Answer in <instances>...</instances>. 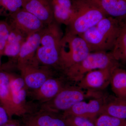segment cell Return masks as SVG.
<instances>
[{
  "label": "cell",
  "instance_id": "16",
  "mask_svg": "<svg viewBox=\"0 0 126 126\" xmlns=\"http://www.w3.org/2000/svg\"><path fill=\"white\" fill-rule=\"evenodd\" d=\"M54 21L67 26L73 14L72 0H51Z\"/></svg>",
  "mask_w": 126,
  "mask_h": 126
},
{
  "label": "cell",
  "instance_id": "8",
  "mask_svg": "<svg viewBox=\"0 0 126 126\" xmlns=\"http://www.w3.org/2000/svg\"><path fill=\"white\" fill-rule=\"evenodd\" d=\"M64 74L54 75L45 81L37 90L32 92L34 99L44 103L52 100L65 87L73 84Z\"/></svg>",
  "mask_w": 126,
  "mask_h": 126
},
{
  "label": "cell",
  "instance_id": "2",
  "mask_svg": "<svg viewBox=\"0 0 126 126\" xmlns=\"http://www.w3.org/2000/svg\"><path fill=\"white\" fill-rule=\"evenodd\" d=\"M73 14L66 33L80 35L107 15L95 0H72Z\"/></svg>",
  "mask_w": 126,
  "mask_h": 126
},
{
  "label": "cell",
  "instance_id": "20",
  "mask_svg": "<svg viewBox=\"0 0 126 126\" xmlns=\"http://www.w3.org/2000/svg\"><path fill=\"white\" fill-rule=\"evenodd\" d=\"M111 52L117 61L126 65V20L122 21L119 33Z\"/></svg>",
  "mask_w": 126,
  "mask_h": 126
},
{
  "label": "cell",
  "instance_id": "18",
  "mask_svg": "<svg viewBox=\"0 0 126 126\" xmlns=\"http://www.w3.org/2000/svg\"><path fill=\"white\" fill-rule=\"evenodd\" d=\"M108 16L126 20V0H95Z\"/></svg>",
  "mask_w": 126,
  "mask_h": 126
},
{
  "label": "cell",
  "instance_id": "1",
  "mask_svg": "<svg viewBox=\"0 0 126 126\" xmlns=\"http://www.w3.org/2000/svg\"><path fill=\"white\" fill-rule=\"evenodd\" d=\"M122 20L107 16L79 35L86 41L91 52L111 51Z\"/></svg>",
  "mask_w": 126,
  "mask_h": 126
},
{
  "label": "cell",
  "instance_id": "29",
  "mask_svg": "<svg viewBox=\"0 0 126 126\" xmlns=\"http://www.w3.org/2000/svg\"><path fill=\"white\" fill-rule=\"evenodd\" d=\"M1 0H0V2L1 1Z\"/></svg>",
  "mask_w": 126,
  "mask_h": 126
},
{
  "label": "cell",
  "instance_id": "3",
  "mask_svg": "<svg viewBox=\"0 0 126 126\" xmlns=\"http://www.w3.org/2000/svg\"><path fill=\"white\" fill-rule=\"evenodd\" d=\"M118 66L119 63L111 51L91 52L81 62L68 69L63 74L70 81L77 84L90 71Z\"/></svg>",
  "mask_w": 126,
  "mask_h": 126
},
{
  "label": "cell",
  "instance_id": "28",
  "mask_svg": "<svg viewBox=\"0 0 126 126\" xmlns=\"http://www.w3.org/2000/svg\"><path fill=\"white\" fill-rule=\"evenodd\" d=\"M123 126H126V121L125 122V123H124Z\"/></svg>",
  "mask_w": 126,
  "mask_h": 126
},
{
  "label": "cell",
  "instance_id": "23",
  "mask_svg": "<svg viewBox=\"0 0 126 126\" xmlns=\"http://www.w3.org/2000/svg\"><path fill=\"white\" fill-rule=\"evenodd\" d=\"M66 126H95L94 121L77 116L63 117Z\"/></svg>",
  "mask_w": 126,
  "mask_h": 126
},
{
  "label": "cell",
  "instance_id": "13",
  "mask_svg": "<svg viewBox=\"0 0 126 126\" xmlns=\"http://www.w3.org/2000/svg\"><path fill=\"white\" fill-rule=\"evenodd\" d=\"M22 8L35 16L45 25L54 21L51 0H24Z\"/></svg>",
  "mask_w": 126,
  "mask_h": 126
},
{
  "label": "cell",
  "instance_id": "5",
  "mask_svg": "<svg viewBox=\"0 0 126 126\" xmlns=\"http://www.w3.org/2000/svg\"><path fill=\"white\" fill-rule=\"evenodd\" d=\"M101 93L83 90L78 85L72 84L61 90L53 99L43 103L41 109L58 113L67 111L76 104L90 97H96Z\"/></svg>",
  "mask_w": 126,
  "mask_h": 126
},
{
  "label": "cell",
  "instance_id": "19",
  "mask_svg": "<svg viewBox=\"0 0 126 126\" xmlns=\"http://www.w3.org/2000/svg\"><path fill=\"white\" fill-rule=\"evenodd\" d=\"M110 84L115 96L126 98V71L120 67L115 68L111 74Z\"/></svg>",
  "mask_w": 126,
  "mask_h": 126
},
{
  "label": "cell",
  "instance_id": "27",
  "mask_svg": "<svg viewBox=\"0 0 126 126\" xmlns=\"http://www.w3.org/2000/svg\"><path fill=\"white\" fill-rule=\"evenodd\" d=\"M2 126H20V124L19 122L10 120L6 124Z\"/></svg>",
  "mask_w": 126,
  "mask_h": 126
},
{
  "label": "cell",
  "instance_id": "15",
  "mask_svg": "<svg viewBox=\"0 0 126 126\" xmlns=\"http://www.w3.org/2000/svg\"><path fill=\"white\" fill-rule=\"evenodd\" d=\"M101 114L126 120V98L106 96Z\"/></svg>",
  "mask_w": 126,
  "mask_h": 126
},
{
  "label": "cell",
  "instance_id": "22",
  "mask_svg": "<svg viewBox=\"0 0 126 126\" xmlns=\"http://www.w3.org/2000/svg\"><path fill=\"white\" fill-rule=\"evenodd\" d=\"M126 120L113 117L106 114H101L94 121L95 126H123Z\"/></svg>",
  "mask_w": 126,
  "mask_h": 126
},
{
  "label": "cell",
  "instance_id": "26",
  "mask_svg": "<svg viewBox=\"0 0 126 126\" xmlns=\"http://www.w3.org/2000/svg\"><path fill=\"white\" fill-rule=\"evenodd\" d=\"M8 113L5 109L0 106V126H4L10 121Z\"/></svg>",
  "mask_w": 126,
  "mask_h": 126
},
{
  "label": "cell",
  "instance_id": "7",
  "mask_svg": "<svg viewBox=\"0 0 126 126\" xmlns=\"http://www.w3.org/2000/svg\"><path fill=\"white\" fill-rule=\"evenodd\" d=\"M11 27L26 36L41 31L45 25L33 15L23 8L10 16Z\"/></svg>",
  "mask_w": 126,
  "mask_h": 126
},
{
  "label": "cell",
  "instance_id": "10",
  "mask_svg": "<svg viewBox=\"0 0 126 126\" xmlns=\"http://www.w3.org/2000/svg\"><path fill=\"white\" fill-rule=\"evenodd\" d=\"M107 95L94 97L88 102L84 101L78 103L67 111L62 113L63 117L77 116L88 118L93 121L101 113Z\"/></svg>",
  "mask_w": 126,
  "mask_h": 126
},
{
  "label": "cell",
  "instance_id": "17",
  "mask_svg": "<svg viewBox=\"0 0 126 126\" xmlns=\"http://www.w3.org/2000/svg\"><path fill=\"white\" fill-rule=\"evenodd\" d=\"M10 77V75L5 72H0V101L10 118L16 116V112L12 98Z\"/></svg>",
  "mask_w": 126,
  "mask_h": 126
},
{
  "label": "cell",
  "instance_id": "12",
  "mask_svg": "<svg viewBox=\"0 0 126 126\" xmlns=\"http://www.w3.org/2000/svg\"><path fill=\"white\" fill-rule=\"evenodd\" d=\"M10 87L16 116H23L29 113L26 104L28 89L22 77L10 75Z\"/></svg>",
  "mask_w": 126,
  "mask_h": 126
},
{
  "label": "cell",
  "instance_id": "21",
  "mask_svg": "<svg viewBox=\"0 0 126 126\" xmlns=\"http://www.w3.org/2000/svg\"><path fill=\"white\" fill-rule=\"evenodd\" d=\"M24 0H1L0 2V15L11 14L22 8Z\"/></svg>",
  "mask_w": 126,
  "mask_h": 126
},
{
  "label": "cell",
  "instance_id": "14",
  "mask_svg": "<svg viewBox=\"0 0 126 126\" xmlns=\"http://www.w3.org/2000/svg\"><path fill=\"white\" fill-rule=\"evenodd\" d=\"M43 29L27 36L21 45L17 57L18 66L25 64L35 58L36 51L40 45Z\"/></svg>",
  "mask_w": 126,
  "mask_h": 126
},
{
  "label": "cell",
  "instance_id": "4",
  "mask_svg": "<svg viewBox=\"0 0 126 126\" xmlns=\"http://www.w3.org/2000/svg\"><path fill=\"white\" fill-rule=\"evenodd\" d=\"M86 41L81 36L65 32L60 44V68L64 73L84 59L91 53Z\"/></svg>",
  "mask_w": 126,
  "mask_h": 126
},
{
  "label": "cell",
  "instance_id": "11",
  "mask_svg": "<svg viewBox=\"0 0 126 126\" xmlns=\"http://www.w3.org/2000/svg\"><path fill=\"white\" fill-rule=\"evenodd\" d=\"M23 117L24 126H66L62 114L43 109Z\"/></svg>",
  "mask_w": 126,
  "mask_h": 126
},
{
  "label": "cell",
  "instance_id": "6",
  "mask_svg": "<svg viewBox=\"0 0 126 126\" xmlns=\"http://www.w3.org/2000/svg\"><path fill=\"white\" fill-rule=\"evenodd\" d=\"M18 67L27 89L32 92L38 89L47 79L55 74L54 70L40 65L35 58Z\"/></svg>",
  "mask_w": 126,
  "mask_h": 126
},
{
  "label": "cell",
  "instance_id": "24",
  "mask_svg": "<svg viewBox=\"0 0 126 126\" xmlns=\"http://www.w3.org/2000/svg\"><path fill=\"white\" fill-rule=\"evenodd\" d=\"M10 30L11 27L8 23L0 22V54H4Z\"/></svg>",
  "mask_w": 126,
  "mask_h": 126
},
{
  "label": "cell",
  "instance_id": "25",
  "mask_svg": "<svg viewBox=\"0 0 126 126\" xmlns=\"http://www.w3.org/2000/svg\"><path fill=\"white\" fill-rule=\"evenodd\" d=\"M23 44L19 43H6L4 54L11 57H18Z\"/></svg>",
  "mask_w": 126,
  "mask_h": 126
},
{
  "label": "cell",
  "instance_id": "9",
  "mask_svg": "<svg viewBox=\"0 0 126 126\" xmlns=\"http://www.w3.org/2000/svg\"><path fill=\"white\" fill-rule=\"evenodd\" d=\"M116 67L90 71L84 75L77 85L82 89L89 92H101L110 84L112 72Z\"/></svg>",
  "mask_w": 126,
  "mask_h": 126
}]
</instances>
